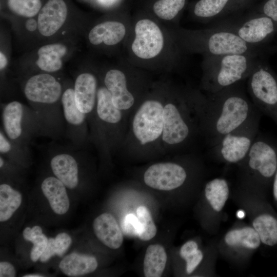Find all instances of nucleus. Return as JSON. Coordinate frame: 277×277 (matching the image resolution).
I'll list each match as a JSON object with an SVG mask.
<instances>
[{
	"mask_svg": "<svg viewBox=\"0 0 277 277\" xmlns=\"http://www.w3.org/2000/svg\"><path fill=\"white\" fill-rule=\"evenodd\" d=\"M241 84L208 93L207 96H191L201 130L210 147L260 111L247 97Z\"/></svg>",
	"mask_w": 277,
	"mask_h": 277,
	"instance_id": "obj_1",
	"label": "nucleus"
},
{
	"mask_svg": "<svg viewBox=\"0 0 277 277\" xmlns=\"http://www.w3.org/2000/svg\"><path fill=\"white\" fill-rule=\"evenodd\" d=\"M123 49L124 60L141 69L172 67L182 51L171 28L146 15L132 21L131 32Z\"/></svg>",
	"mask_w": 277,
	"mask_h": 277,
	"instance_id": "obj_2",
	"label": "nucleus"
},
{
	"mask_svg": "<svg viewBox=\"0 0 277 277\" xmlns=\"http://www.w3.org/2000/svg\"><path fill=\"white\" fill-rule=\"evenodd\" d=\"M181 51L202 53L205 58L228 54H250L252 45L229 30H189L171 27Z\"/></svg>",
	"mask_w": 277,
	"mask_h": 277,
	"instance_id": "obj_3",
	"label": "nucleus"
},
{
	"mask_svg": "<svg viewBox=\"0 0 277 277\" xmlns=\"http://www.w3.org/2000/svg\"><path fill=\"white\" fill-rule=\"evenodd\" d=\"M250 54H228L205 59L203 86L215 93L242 82L248 77L255 65Z\"/></svg>",
	"mask_w": 277,
	"mask_h": 277,
	"instance_id": "obj_4",
	"label": "nucleus"
},
{
	"mask_svg": "<svg viewBox=\"0 0 277 277\" xmlns=\"http://www.w3.org/2000/svg\"><path fill=\"white\" fill-rule=\"evenodd\" d=\"M73 39L57 40L38 45L24 55L20 65L25 69L31 70L30 74L59 72L76 50V42Z\"/></svg>",
	"mask_w": 277,
	"mask_h": 277,
	"instance_id": "obj_5",
	"label": "nucleus"
},
{
	"mask_svg": "<svg viewBox=\"0 0 277 277\" xmlns=\"http://www.w3.org/2000/svg\"><path fill=\"white\" fill-rule=\"evenodd\" d=\"M262 114L258 112L240 127L223 136L211 147L212 154L225 163H241L259 133Z\"/></svg>",
	"mask_w": 277,
	"mask_h": 277,
	"instance_id": "obj_6",
	"label": "nucleus"
},
{
	"mask_svg": "<svg viewBox=\"0 0 277 277\" xmlns=\"http://www.w3.org/2000/svg\"><path fill=\"white\" fill-rule=\"evenodd\" d=\"M240 164L262 185H269L277 170V143L259 133Z\"/></svg>",
	"mask_w": 277,
	"mask_h": 277,
	"instance_id": "obj_7",
	"label": "nucleus"
},
{
	"mask_svg": "<svg viewBox=\"0 0 277 277\" xmlns=\"http://www.w3.org/2000/svg\"><path fill=\"white\" fill-rule=\"evenodd\" d=\"M38 30L46 42L73 38L71 33L79 29L69 19L68 6L64 0H48L37 16Z\"/></svg>",
	"mask_w": 277,
	"mask_h": 277,
	"instance_id": "obj_8",
	"label": "nucleus"
},
{
	"mask_svg": "<svg viewBox=\"0 0 277 277\" xmlns=\"http://www.w3.org/2000/svg\"><path fill=\"white\" fill-rule=\"evenodd\" d=\"M248 78V90L254 106L277 124L276 76L266 67L255 65Z\"/></svg>",
	"mask_w": 277,
	"mask_h": 277,
	"instance_id": "obj_9",
	"label": "nucleus"
},
{
	"mask_svg": "<svg viewBox=\"0 0 277 277\" xmlns=\"http://www.w3.org/2000/svg\"><path fill=\"white\" fill-rule=\"evenodd\" d=\"M131 27L132 21L126 17L108 18L95 22L88 29V43L100 51H113L123 48Z\"/></svg>",
	"mask_w": 277,
	"mask_h": 277,
	"instance_id": "obj_10",
	"label": "nucleus"
},
{
	"mask_svg": "<svg viewBox=\"0 0 277 277\" xmlns=\"http://www.w3.org/2000/svg\"><path fill=\"white\" fill-rule=\"evenodd\" d=\"M163 108L160 101L146 100L135 113L132 121L134 135L141 145L157 140L163 128Z\"/></svg>",
	"mask_w": 277,
	"mask_h": 277,
	"instance_id": "obj_11",
	"label": "nucleus"
},
{
	"mask_svg": "<svg viewBox=\"0 0 277 277\" xmlns=\"http://www.w3.org/2000/svg\"><path fill=\"white\" fill-rule=\"evenodd\" d=\"M64 87L55 74L36 73L27 77L23 92L31 104L46 107L55 105L61 100Z\"/></svg>",
	"mask_w": 277,
	"mask_h": 277,
	"instance_id": "obj_12",
	"label": "nucleus"
},
{
	"mask_svg": "<svg viewBox=\"0 0 277 277\" xmlns=\"http://www.w3.org/2000/svg\"><path fill=\"white\" fill-rule=\"evenodd\" d=\"M172 102L166 104L163 108L162 140L170 145L178 146L188 141L192 127L185 113Z\"/></svg>",
	"mask_w": 277,
	"mask_h": 277,
	"instance_id": "obj_13",
	"label": "nucleus"
},
{
	"mask_svg": "<svg viewBox=\"0 0 277 277\" xmlns=\"http://www.w3.org/2000/svg\"><path fill=\"white\" fill-rule=\"evenodd\" d=\"M187 173L181 165L174 163H161L151 165L144 175L145 183L160 190H171L181 186Z\"/></svg>",
	"mask_w": 277,
	"mask_h": 277,
	"instance_id": "obj_14",
	"label": "nucleus"
},
{
	"mask_svg": "<svg viewBox=\"0 0 277 277\" xmlns=\"http://www.w3.org/2000/svg\"><path fill=\"white\" fill-rule=\"evenodd\" d=\"M120 64V66L109 68L105 71L103 83L109 91L114 106L121 110H125L133 106L135 98L128 87V63L123 60Z\"/></svg>",
	"mask_w": 277,
	"mask_h": 277,
	"instance_id": "obj_15",
	"label": "nucleus"
},
{
	"mask_svg": "<svg viewBox=\"0 0 277 277\" xmlns=\"http://www.w3.org/2000/svg\"><path fill=\"white\" fill-rule=\"evenodd\" d=\"M98 84L96 75L89 70L81 72L75 79L73 88L76 104L86 116L96 106Z\"/></svg>",
	"mask_w": 277,
	"mask_h": 277,
	"instance_id": "obj_16",
	"label": "nucleus"
},
{
	"mask_svg": "<svg viewBox=\"0 0 277 277\" xmlns=\"http://www.w3.org/2000/svg\"><path fill=\"white\" fill-rule=\"evenodd\" d=\"M92 226L96 236L103 244L113 249L121 247L123 241V234L111 213L101 214L94 219Z\"/></svg>",
	"mask_w": 277,
	"mask_h": 277,
	"instance_id": "obj_17",
	"label": "nucleus"
},
{
	"mask_svg": "<svg viewBox=\"0 0 277 277\" xmlns=\"http://www.w3.org/2000/svg\"><path fill=\"white\" fill-rule=\"evenodd\" d=\"M275 27V22L265 15L247 21L234 32L246 43L252 45L266 39L274 31Z\"/></svg>",
	"mask_w": 277,
	"mask_h": 277,
	"instance_id": "obj_18",
	"label": "nucleus"
},
{
	"mask_svg": "<svg viewBox=\"0 0 277 277\" xmlns=\"http://www.w3.org/2000/svg\"><path fill=\"white\" fill-rule=\"evenodd\" d=\"M25 108L18 101L7 103L2 111V122L4 132L13 142L18 141L24 132Z\"/></svg>",
	"mask_w": 277,
	"mask_h": 277,
	"instance_id": "obj_19",
	"label": "nucleus"
},
{
	"mask_svg": "<svg viewBox=\"0 0 277 277\" xmlns=\"http://www.w3.org/2000/svg\"><path fill=\"white\" fill-rule=\"evenodd\" d=\"M52 171L66 187L70 189L76 188L78 183V165L71 155L61 153L54 155L51 160Z\"/></svg>",
	"mask_w": 277,
	"mask_h": 277,
	"instance_id": "obj_20",
	"label": "nucleus"
},
{
	"mask_svg": "<svg viewBox=\"0 0 277 277\" xmlns=\"http://www.w3.org/2000/svg\"><path fill=\"white\" fill-rule=\"evenodd\" d=\"M42 192L52 210L57 214L66 213L70 206L65 185L57 177L49 176L42 183Z\"/></svg>",
	"mask_w": 277,
	"mask_h": 277,
	"instance_id": "obj_21",
	"label": "nucleus"
},
{
	"mask_svg": "<svg viewBox=\"0 0 277 277\" xmlns=\"http://www.w3.org/2000/svg\"><path fill=\"white\" fill-rule=\"evenodd\" d=\"M97 265L94 256L72 253L61 260L59 268L68 276H79L93 272Z\"/></svg>",
	"mask_w": 277,
	"mask_h": 277,
	"instance_id": "obj_22",
	"label": "nucleus"
},
{
	"mask_svg": "<svg viewBox=\"0 0 277 277\" xmlns=\"http://www.w3.org/2000/svg\"><path fill=\"white\" fill-rule=\"evenodd\" d=\"M252 227L262 244L269 247L277 245V216L273 212L267 210L258 214L252 222Z\"/></svg>",
	"mask_w": 277,
	"mask_h": 277,
	"instance_id": "obj_23",
	"label": "nucleus"
},
{
	"mask_svg": "<svg viewBox=\"0 0 277 277\" xmlns=\"http://www.w3.org/2000/svg\"><path fill=\"white\" fill-rule=\"evenodd\" d=\"M96 110L100 119L108 124H117L122 118L121 110L114 106L111 95L104 84H98Z\"/></svg>",
	"mask_w": 277,
	"mask_h": 277,
	"instance_id": "obj_24",
	"label": "nucleus"
},
{
	"mask_svg": "<svg viewBox=\"0 0 277 277\" xmlns=\"http://www.w3.org/2000/svg\"><path fill=\"white\" fill-rule=\"evenodd\" d=\"M167 258L166 251L162 245H149L147 248L143 263L145 276H161L165 268Z\"/></svg>",
	"mask_w": 277,
	"mask_h": 277,
	"instance_id": "obj_25",
	"label": "nucleus"
},
{
	"mask_svg": "<svg viewBox=\"0 0 277 277\" xmlns=\"http://www.w3.org/2000/svg\"><path fill=\"white\" fill-rule=\"evenodd\" d=\"M224 241L230 247L247 249H256L262 243L257 232L251 227L229 231L224 237Z\"/></svg>",
	"mask_w": 277,
	"mask_h": 277,
	"instance_id": "obj_26",
	"label": "nucleus"
},
{
	"mask_svg": "<svg viewBox=\"0 0 277 277\" xmlns=\"http://www.w3.org/2000/svg\"><path fill=\"white\" fill-rule=\"evenodd\" d=\"M186 0H157L152 6V16L167 26H171L184 8Z\"/></svg>",
	"mask_w": 277,
	"mask_h": 277,
	"instance_id": "obj_27",
	"label": "nucleus"
},
{
	"mask_svg": "<svg viewBox=\"0 0 277 277\" xmlns=\"http://www.w3.org/2000/svg\"><path fill=\"white\" fill-rule=\"evenodd\" d=\"M61 102L64 116L67 122L73 127L82 126L85 122L86 115L76 106L73 84L64 86Z\"/></svg>",
	"mask_w": 277,
	"mask_h": 277,
	"instance_id": "obj_28",
	"label": "nucleus"
},
{
	"mask_svg": "<svg viewBox=\"0 0 277 277\" xmlns=\"http://www.w3.org/2000/svg\"><path fill=\"white\" fill-rule=\"evenodd\" d=\"M204 191L212 208L216 212L221 211L229 197V188L227 181L223 178L212 179L206 184Z\"/></svg>",
	"mask_w": 277,
	"mask_h": 277,
	"instance_id": "obj_29",
	"label": "nucleus"
},
{
	"mask_svg": "<svg viewBox=\"0 0 277 277\" xmlns=\"http://www.w3.org/2000/svg\"><path fill=\"white\" fill-rule=\"evenodd\" d=\"M22 201L21 193L9 185H0V221L8 220L19 207Z\"/></svg>",
	"mask_w": 277,
	"mask_h": 277,
	"instance_id": "obj_30",
	"label": "nucleus"
},
{
	"mask_svg": "<svg viewBox=\"0 0 277 277\" xmlns=\"http://www.w3.org/2000/svg\"><path fill=\"white\" fill-rule=\"evenodd\" d=\"M9 11L19 18H31L37 16L42 7L41 0H7Z\"/></svg>",
	"mask_w": 277,
	"mask_h": 277,
	"instance_id": "obj_31",
	"label": "nucleus"
},
{
	"mask_svg": "<svg viewBox=\"0 0 277 277\" xmlns=\"http://www.w3.org/2000/svg\"><path fill=\"white\" fill-rule=\"evenodd\" d=\"M37 16L22 18L23 21L19 22H12L16 34L23 42L28 43L42 40L38 32Z\"/></svg>",
	"mask_w": 277,
	"mask_h": 277,
	"instance_id": "obj_32",
	"label": "nucleus"
},
{
	"mask_svg": "<svg viewBox=\"0 0 277 277\" xmlns=\"http://www.w3.org/2000/svg\"><path fill=\"white\" fill-rule=\"evenodd\" d=\"M229 0H200L195 5L193 13L201 19H210L220 14Z\"/></svg>",
	"mask_w": 277,
	"mask_h": 277,
	"instance_id": "obj_33",
	"label": "nucleus"
},
{
	"mask_svg": "<svg viewBox=\"0 0 277 277\" xmlns=\"http://www.w3.org/2000/svg\"><path fill=\"white\" fill-rule=\"evenodd\" d=\"M24 238L25 240L31 242L33 244L30 256L33 262H36L40 259L45 251L48 239L43 233V232L36 229H32L31 228L26 230Z\"/></svg>",
	"mask_w": 277,
	"mask_h": 277,
	"instance_id": "obj_34",
	"label": "nucleus"
},
{
	"mask_svg": "<svg viewBox=\"0 0 277 277\" xmlns=\"http://www.w3.org/2000/svg\"><path fill=\"white\" fill-rule=\"evenodd\" d=\"M136 215L141 225L138 237L143 241L150 240L155 235L157 229L149 211L146 207L141 206L136 210Z\"/></svg>",
	"mask_w": 277,
	"mask_h": 277,
	"instance_id": "obj_35",
	"label": "nucleus"
},
{
	"mask_svg": "<svg viewBox=\"0 0 277 277\" xmlns=\"http://www.w3.org/2000/svg\"><path fill=\"white\" fill-rule=\"evenodd\" d=\"M121 227L124 233L129 236H138L141 231V223L137 217L132 213L125 216Z\"/></svg>",
	"mask_w": 277,
	"mask_h": 277,
	"instance_id": "obj_36",
	"label": "nucleus"
},
{
	"mask_svg": "<svg viewBox=\"0 0 277 277\" xmlns=\"http://www.w3.org/2000/svg\"><path fill=\"white\" fill-rule=\"evenodd\" d=\"M72 242L71 238L66 233H60L54 239L56 254L62 256L68 249Z\"/></svg>",
	"mask_w": 277,
	"mask_h": 277,
	"instance_id": "obj_37",
	"label": "nucleus"
},
{
	"mask_svg": "<svg viewBox=\"0 0 277 277\" xmlns=\"http://www.w3.org/2000/svg\"><path fill=\"white\" fill-rule=\"evenodd\" d=\"M203 259V254L201 250L198 249L195 253L191 254L184 260L186 262V272L191 273Z\"/></svg>",
	"mask_w": 277,
	"mask_h": 277,
	"instance_id": "obj_38",
	"label": "nucleus"
},
{
	"mask_svg": "<svg viewBox=\"0 0 277 277\" xmlns=\"http://www.w3.org/2000/svg\"><path fill=\"white\" fill-rule=\"evenodd\" d=\"M265 16L277 23V0H268L263 8Z\"/></svg>",
	"mask_w": 277,
	"mask_h": 277,
	"instance_id": "obj_39",
	"label": "nucleus"
},
{
	"mask_svg": "<svg viewBox=\"0 0 277 277\" xmlns=\"http://www.w3.org/2000/svg\"><path fill=\"white\" fill-rule=\"evenodd\" d=\"M198 249V245L195 241H188L181 248L180 254L184 260L187 256L195 253Z\"/></svg>",
	"mask_w": 277,
	"mask_h": 277,
	"instance_id": "obj_40",
	"label": "nucleus"
},
{
	"mask_svg": "<svg viewBox=\"0 0 277 277\" xmlns=\"http://www.w3.org/2000/svg\"><path fill=\"white\" fill-rule=\"evenodd\" d=\"M55 254L56 250L54 246V239L49 238L47 247L40 258V261L43 263L46 262Z\"/></svg>",
	"mask_w": 277,
	"mask_h": 277,
	"instance_id": "obj_41",
	"label": "nucleus"
},
{
	"mask_svg": "<svg viewBox=\"0 0 277 277\" xmlns=\"http://www.w3.org/2000/svg\"><path fill=\"white\" fill-rule=\"evenodd\" d=\"M16 276V270L14 267L8 262L0 263L1 277H14Z\"/></svg>",
	"mask_w": 277,
	"mask_h": 277,
	"instance_id": "obj_42",
	"label": "nucleus"
},
{
	"mask_svg": "<svg viewBox=\"0 0 277 277\" xmlns=\"http://www.w3.org/2000/svg\"><path fill=\"white\" fill-rule=\"evenodd\" d=\"M8 64V60L6 54L1 50L0 52V70L2 72L5 70Z\"/></svg>",
	"mask_w": 277,
	"mask_h": 277,
	"instance_id": "obj_43",
	"label": "nucleus"
},
{
	"mask_svg": "<svg viewBox=\"0 0 277 277\" xmlns=\"http://www.w3.org/2000/svg\"><path fill=\"white\" fill-rule=\"evenodd\" d=\"M119 0H96V3L104 7H111L116 4Z\"/></svg>",
	"mask_w": 277,
	"mask_h": 277,
	"instance_id": "obj_44",
	"label": "nucleus"
},
{
	"mask_svg": "<svg viewBox=\"0 0 277 277\" xmlns=\"http://www.w3.org/2000/svg\"><path fill=\"white\" fill-rule=\"evenodd\" d=\"M272 193L274 200L277 204V170L272 181Z\"/></svg>",
	"mask_w": 277,
	"mask_h": 277,
	"instance_id": "obj_45",
	"label": "nucleus"
},
{
	"mask_svg": "<svg viewBox=\"0 0 277 277\" xmlns=\"http://www.w3.org/2000/svg\"><path fill=\"white\" fill-rule=\"evenodd\" d=\"M24 277H43L44 275L39 274H26Z\"/></svg>",
	"mask_w": 277,
	"mask_h": 277,
	"instance_id": "obj_46",
	"label": "nucleus"
}]
</instances>
